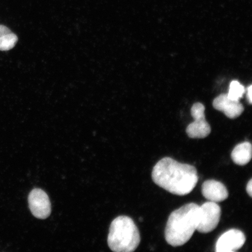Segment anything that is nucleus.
Segmentation results:
<instances>
[{
	"mask_svg": "<svg viewBox=\"0 0 252 252\" xmlns=\"http://www.w3.org/2000/svg\"><path fill=\"white\" fill-rule=\"evenodd\" d=\"M245 93V88L237 81H233L230 84L229 92L227 95L229 99L239 100Z\"/></svg>",
	"mask_w": 252,
	"mask_h": 252,
	"instance_id": "obj_12",
	"label": "nucleus"
},
{
	"mask_svg": "<svg viewBox=\"0 0 252 252\" xmlns=\"http://www.w3.org/2000/svg\"><path fill=\"white\" fill-rule=\"evenodd\" d=\"M246 236L240 230L232 229L223 233L217 241V252H231L237 251L243 247Z\"/></svg>",
	"mask_w": 252,
	"mask_h": 252,
	"instance_id": "obj_6",
	"label": "nucleus"
},
{
	"mask_svg": "<svg viewBox=\"0 0 252 252\" xmlns=\"http://www.w3.org/2000/svg\"><path fill=\"white\" fill-rule=\"evenodd\" d=\"M231 158L236 165L248 164L252 159V145L250 142L238 144L232 151Z\"/></svg>",
	"mask_w": 252,
	"mask_h": 252,
	"instance_id": "obj_10",
	"label": "nucleus"
},
{
	"mask_svg": "<svg viewBox=\"0 0 252 252\" xmlns=\"http://www.w3.org/2000/svg\"><path fill=\"white\" fill-rule=\"evenodd\" d=\"M141 241L139 230L130 217L119 216L111 223L108 238L109 247L115 252H131Z\"/></svg>",
	"mask_w": 252,
	"mask_h": 252,
	"instance_id": "obj_3",
	"label": "nucleus"
},
{
	"mask_svg": "<svg viewBox=\"0 0 252 252\" xmlns=\"http://www.w3.org/2000/svg\"><path fill=\"white\" fill-rule=\"evenodd\" d=\"M201 193L207 200L214 203L222 202L227 199L229 196L225 186L216 180L205 181L201 188Z\"/></svg>",
	"mask_w": 252,
	"mask_h": 252,
	"instance_id": "obj_8",
	"label": "nucleus"
},
{
	"mask_svg": "<svg viewBox=\"0 0 252 252\" xmlns=\"http://www.w3.org/2000/svg\"><path fill=\"white\" fill-rule=\"evenodd\" d=\"M194 121L188 126L187 133L191 138H204L211 133L210 125L206 121L204 113L191 115Z\"/></svg>",
	"mask_w": 252,
	"mask_h": 252,
	"instance_id": "obj_9",
	"label": "nucleus"
},
{
	"mask_svg": "<svg viewBox=\"0 0 252 252\" xmlns=\"http://www.w3.org/2000/svg\"><path fill=\"white\" fill-rule=\"evenodd\" d=\"M18 40L17 36L10 30L0 25V51H8L13 49Z\"/></svg>",
	"mask_w": 252,
	"mask_h": 252,
	"instance_id": "obj_11",
	"label": "nucleus"
},
{
	"mask_svg": "<svg viewBox=\"0 0 252 252\" xmlns=\"http://www.w3.org/2000/svg\"><path fill=\"white\" fill-rule=\"evenodd\" d=\"M252 86H250L248 88V94L247 96L248 97L249 101H250V103L251 104L252 102Z\"/></svg>",
	"mask_w": 252,
	"mask_h": 252,
	"instance_id": "obj_14",
	"label": "nucleus"
},
{
	"mask_svg": "<svg viewBox=\"0 0 252 252\" xmlns=\"http://www.w3.org/2000/svg\"><path fill=\"white\" fill-rule=\"evenodd\" d=\"M28 203L32 214L37 219H46L51 213V203L45 191L34 189L28 197Z\"/></svg>",
	"mask_w": 252,
	"mask_h": 252,
	"instance_id": "obj_5",
	"label": "nucleus"
},
{
	"mask_svg": "<svg viewBox=\"0 0 252 252\" xmlns=\"http://www.w3.org/2000/svg\"><path fill=\"white\" fill-rule=\"evenodd\" d=\"M200 217V206L194 203L184 205L169 217L165 230L167 243L181 247L190 240L196 231Z\"/></svg>",
	"mask_w": 252,
	"mask_h": 252,
	"instance_id": "obj_2",
	"label": "nucleus"
},
{
	"mask_svg": "<svg viewBox=\"0 0 252 252\" xmlns=\"http://www.w3.org/2000/svg\"><path fill=\"white\" fill-rule=\"evenodd\" d=\"M153 181L169 193L185 196L193 191L198 180L197 171L193 165L163 158L154 167Z\"/></svg>",
	"mask_w": 252,
	"mask_h": 252,
	"instance_id": "obj_1",
	"label": "nucleus"
},
{
	"mask_svg": "<svg viewBox=\"0 0 252 252\" xmlns=\"http://www.w3.org/2000/svg\"><path fill=\"white\" fill-rule=\"evenodd\" d=\"M214 108L222 112L229 119H236L244 112V106L239 100L229 99L227 94H222L214 100Z\"/></svg>",
	"mask_w": 252,
	"mask_h": 252,
	"instance_id": "obj_7",
	"label": "nucleus"
},
{
	"mask_svg": "<svg viewBox=\"0 0 252 252\" xmlns=\"http://www.w3.org/2000/svg\"><path fill=\"white\" fill-rule=\"evenodd\" d=\"M221 209L218 204L208 201L200 206V217L197 231L207 234L214 231L220 222Z\"/></svg>",
	"mask_w": 252,
	"mask_h": 252,
	"instance_id": "obj_4",
	"label": "nucleus"
},
{
	"mask_svg": "<svg viewBox=\"0 0 252 252\" xmlns=\"http://www.w3.org/2000/svg\"><path fill=\"white\" fill-rule=\"evenodd\" d=\"M247 191L250 197H252V179H250L247 186Z\"/></svg>",
	"mask_w": 252,
	"mask_h": 252,
	"instance_id": "obj_13",
	"label": "nucleus"
}]
</instances>
